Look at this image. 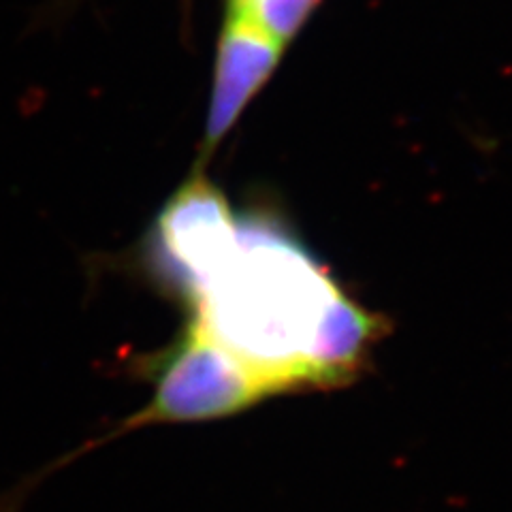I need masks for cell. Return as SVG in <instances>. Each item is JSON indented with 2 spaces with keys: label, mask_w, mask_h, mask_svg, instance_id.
<instances>
[{
  "label": "cell",
  "mask_w": 512,
  "mask_h": 512,
  "mask_svg": "<svg viewBox=\"0 0 512 512\" xmlns=\"http://www.w3.org/2000/svg\"><path fill=\"white\" fill-rule=\"evenodd\" d=\"M340 286L265 214L237 218V244L192 310L267 395L316 387L314 350Z\"/></svg>",
  "instance_id": "cell-1"
},
{
  "label": "cell",
  "mask_w": 512,
  "mask_h": 512,
  "mask_svg": "<svg viewBox=\"0 0 512 512\" xmlns=\"http://www.w3.org/2000/svg\"><path fill=\"white\" fill-rule=\"evenodd\" d=\"M237 218L222 190L195 169L143 237L141 256L148 274L195 310L237 244Z\"/></svg>",
  "instance_id": "cell-2"
},
{
  "label": "cell",
  "mask_w": 512,
  "mask_h": 512,
  "mask_svg": "<svg viewBox=\"0 0 512 512\" xmlns=\"http://www.w3.org/2000/svg\"><path fill=\"white\" fill-rule=\"evenodd\" d=\"M263 397L269 395L261 380L190 316L178 342L154 365L150 404L124 427L224 419Z\"/></svg>",
  "instance_id": "cell-3"
},
{
  "label": "cell",
  "mask_w": 512,
  "mask_h": 512,
  "mask_svg": "<svg viewBox=\"0 0 512 512\" xmlns=\"http://www.w3.org/2000/svg\"><path fill=\"white\" fill-rule=\"evenodd\" d=\"M280 52L282 45L271 39L263 28L242 13L227 11V22H224L218 45L210 109H207L201 163L227 137L256 90L267 82Z\"/></svg>",
  "instance_id": "cell-4"
},
{
  "label": "cell",
  "mask_w": 512,
  "mask_h": 512,
  "mask_svg": "<svg viewBox=\"0 0 512 512\" xmlns=\"http://www.w3.org/2000/svg\"><path fill=\"white\" fill-rule=\"evenodd\" d=\"M314 3L316 0H229V9L246 15L284 47L308 18Z\"/></svg>",
  "instance_id": "cell-5"
}]
</instances>
